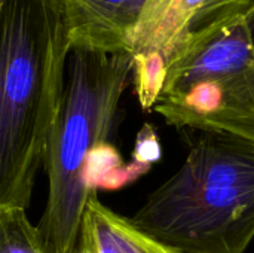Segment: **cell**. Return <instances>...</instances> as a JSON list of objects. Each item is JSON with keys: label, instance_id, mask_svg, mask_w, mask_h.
I'll use <instances>...</instances> for the list:
<instances>
[{"label": "cell", "instance_id": "cell-1", "mask_svg": "<svg viewBox=\"0 0 254 253\" xmlns=\"http://www.w3.org/2000/svg\"><path fill=\"white\" fill-rule=\"evenodd\" d=\"M68 54L61 0L0 6V210L30 206Z\"/></svg>", "mask_w": 254, "mask_h": 253}, {"label": "cell", "instance_id": "cell-2", "mask_svg": "<svg viewBox=\"0 0 254 253\" xmlns=\"http://www.w3.org/2000/svg\"><path fill=\"white\" fill-rule=\"evenodd\" d=\"M131 221L185 253H246L254 240V143L201 133Z\"/></svg>", "mask_w": 254, "mask_h": 253}, {"label": "cell", "instance_id": "cell-3", "mask_svg": "<svg viewBox=\"0 0 254 253\" xmlns=\"http://www.w3.org/2000/svg\"><path fill=\"white\" fill-rule=\"evenodd\" d=\"M128 54L73 49L68 54L64 86L43 157L49 180L45 212L36 225L45 253H73L86 200L91 157L109 145L119 104L131 84Z\"/></svg>", "mask_w": 254, "mask_h": 253}, {"label": "cell", "instance_id": "cell-4", "mask_svg": "<svg viewBox=\"0 0 254 253\" xmlns=\"http://www.w3.org/2000/svg\"><path fill=\"white\" fill-rule=\"evenodd\" d=\"M153 110L177 128L254 143V0L223 4L188 34Z\"/></svg>", "mask_w": 254, "mask_h": 253}, {"label": "cell", "instance_id": "cell-5", "mask_svg": "<svg viewBox=\"0 0 254 253\" xmlns=\"http://www.w3.org/2000/svg\"><path fill=\"white\" fill-rule=\"evenodd\" d=\"M147 0H61L70 51L128 54Z\"/></svg>", "mask_w": 254, "mask_h": 253}, {"label": "cell", "instance_id": "cell-6", "mask_svg": "<svg viewBox=\"0 0 254 253\" xmlns=\"http://www.w3.org/2000/svg\"><path fill=\"white\" fill-rule=\"evenodd\" d=\"M234 0H147L129 39L128 55L161 57L170 64L188 34Z\"/></svg>", "mask_w": 254, "mask_h": 253}, {"label": "cell", "instance_id": "cell-7", "mask_svg": "<svg viewBox=\"0 0 254 253\" xmlns=\"http://www.w3.org/2000/svg\"><path fill=\"white\" fill-rule=\"evenodd\" d=\"M77 242L94 253H185L152 237L131 218L109 209L97 192L86 200Z\"/></svg>", "mask_w": 254, "mask_h": 253}, {"label": "cell", "instance_id": "cell-8", "mask_svg": "<svg viewBox=\"0 0 254 253\" xmlns=\"http://www.w3.org/2000/svg\"><path fill=\"white\" fill-rule=\"evenodd\" d=\"M0 253H45L43 242L22 207L0 210Z\"/></svg>", "mask_w": 254, "mask_h": 253}, {"label": "cell", "instance_id": "cell-9", "mask_svg": "<svg viewBox=\"0 0 254 253\" xmlns=\"http://www.w3.org/2000/svg\"><path fill=\"white\" fill-rule=\"evenodd\" d=\"M134 157H135V163L147 167H150L152 163L161 158V146L156 133L150 125H144V128L140 131Z\"/></svg>", "mask_w": 254, "mask_h": 253}, {"label": "cell", "instance_id": "cell-10", "mask_svg": "<svg viewBox=\"0 0 254 253\" xmlns=\"http://www.w3.org/2000/svg\"><path fill=\"white\" fill-rule=\"evenodd\" d=\"M73 253H94V251H91L88 246H85V245H82V243H79V242H77V245H76V248H74Z\"/></svg>", "mask_w": 254, "mask_h": 253}, {"label": "cell", "instance_id": "cell-11", "mask_svg": "<svg viewBox=\"0 0 254 253\" xmlns=\"http://www.w3.org/2000/svg\"><path fill=\"white\" fill-rule=\"evenodd\" d=\"M4 1H7V0H0V6H1V4H3Z\"/></svg>", "mask_w": 254, "mask_h": 253}]
</instances>
